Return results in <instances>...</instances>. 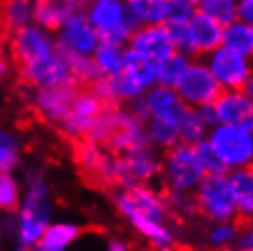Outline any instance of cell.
I'll return each instance as SVG.
<instances>
[{"label":"cell","instance_id":"1","mask_svg":"<svg viewBox=\"0 0 253 251\" xmlns=\"http://www.w3.org/2000/svg\"><path fill=\"white\" fill-rule=\"evenodd\" d=\"M53 216V198L50 182L41 169H30L26 174L24 193L15 213V242L19 250H33L41 242Z\"/></svg>","mask_w":253,"mask_h":251},{"label":"cell","instance_id":"2","mask_svg":"<svg viewBox=\"0 0 253 251\" xmlns=\"http://www.w3.org/2000/svg\"><path fill=\"white\" fill-rule=\"evenodd\" d=\"M196 211L209 222H235L237 200L229 172H213L202 178L200 185L193 193Z\"/></svg>","mask_w":253,"mask_h":251},{"label":"cell","instance_id":"3","mask_svg":"<svg viewBox=\"0 0 253 251\" xmlns=\"http://www.w3.org/2000/svg\"><path fill=\"white\" fill-rule=\"evenodd\" d=\"M206 172L202 170L191 145L176 143L162 156V178L167 191L193 195Z\"/></svg>","mask_w":253,"mask_h":251},{"label":"cell","instance_id":"4","mask_svg":"<svg viewBox=\"0 0 253 251\" xmlns=\"http://www.w3.org/2000/svg\"><path fill=\"white\" fill-rule=\"evenodd\" d=\"M206 139L228 172L253 164L250 128L216 123L215 126L209 128Z\"/></svg>","mask_w":253,"mask_h":251},{"label":"cell","instance_id":"5","mask_svg":"<svg viewBox=\"0 0 253 251\" xmlns=\"http://www.w3.org/2000/svg\"><path fill=\"white\" fill-rule=\"evenodd\" d=\"M83 11L101 35V41L126 46L136 24L128 17L125 0H88Z\"/></svg>","mask_w":253,"mask_h":251},{"label":"cell","instance_id":"6","mask_svg":"<svg viewBox=\"0 0 253 251\" xmlns=\"http://www.w3.org/2000/svg\"><path fill=\"white\" fill-rule=\"evenodd\" d=\"M7 46H9V55L13 59L15 68L39 63L42 59H48V57L59 53L55 33L35 24V22L11 32Z\"/></svg>","mask_w":253,"mask_h":251},{"label":"cell","instance_id":"7","mask_svg":"<svg viewBox=\"0 0 253 251\" xmlns=\"http://www.w3.org/2000/svg\"><path fill=\"white\" fill-rule=\"evenodd\" d=\"M174 90L189 108H200L213 105L222 88L209 72L204 61H191L187 70L174 84Z\"/></svg>","mask_w":253,"mask_h":251},{"label":"cell","instance_id":"8","mask_svg":"<svg viewBox=\"0 0 253 251\" xmlns=\"http://www.w3.org/2000/svg\"><path fill=\"white\" fill-rule=\"evenodd\" d=\"M204 63L222 90H241L253 74V59L218 46L204 55Z\"/></svg>","mask_w":253,"mask_h":251},{"label":"cell","instance_id":"9","mask_svg":"<svg viewBox=\"0 0 253 251\" xmlns=\"http://www.w3.org/2000/svg\"><path fill=\"white\" fill-rule=\"evenodd\" d=\"M105 105L107 103H103L101 97L95 94L92 88L79 90L59 128L68 139H76V141L86 139L90 130L99 120Z\"/></svg>","mask_w":253,"mask_h":251},{"label":"cell","instance_id":"10","mask_svg":"<svg viewBox=\"0 0 253 251\" xmlns=\"http://www.w3.org/2000/svg\"><path fill=\"white\" fill-rule=\"evenodd\" d=\"M130 107L143 120H164L172 121V123H180L185 110L189 108L178 95L174 86H165L160 83L149 88L141 95V99H138Z\"/></svg>","mask_w":253,"mask_h":251},{"label":"cell","instance_id":"11","mask_svg":"<svg viewBox=\"0 0 253 251\" xmlns=\"http://www.w3.org/2000/svg\"><path fill=\"white\" fill-rule=\"evenodd\" d=\"M81 88L77 83H66L57 86H44V88H32L30 103L33 110L37 112L41 120H44L50 125H61L66 118L72 103L76 99L77 92Z\"/></svg>","mask_w":253,"mask_h":251},{"label":"cell","instance_id":"12","mask_svg":"<svg viewBox=\"0 0 253 251\" xmlns=\"http://www.w3.org/2000/svg\"><path fill=\"white\" fill-rule=\"evenodd\" d=\"M53 33L57 39L59 50L70 53L92 55L97 44L101 42V35L90 24L84 11H72Z\"/></svg>","mask_w":253,"mask_h":251},{"label":"cell","instance_id":"13","mask_svg":"<svg viewBox=\"0 0 253 251\" xmlns=\"http://www.w3.org/2000/svg\"><path fill=\"white\" fill-rule=\"evenodd\" d=\"M126 48L151 59L152 63H160L162 59L171 55L172 51H176L167 24L136 26L128 37Z\"/></svg>","mask_w":253,"mask_h":251},{"label":"cell","instance_id":"14","mask_svg":"<svg viewBox=\"0 0 253 251\" xmlns=\"http://www.w3.org/2000/svg\"><path fill=\"white\" fill-rule=\"evenodd\" d=\"M121 216L143 237L156 251H174L176 250V235L172 231L169 218H158L147 213H139L132 209L121 211Z\"/></svg>","mask_w":253,"mask_h":251},{"label":"cell","instance_id":"15","mask_svg":"<svg viewBox=\"0 0 253 251\" xmlns=\"http://www.w3.org/2000/svg\"><path fill=\"white\" fill-rule=\"evenodd\" d=\"M17 74L22 79V83L30 88L57 86V84H66V83H76L61 50L53 57L42 59V61L28 64V66H20L17 68Z\"/></svg>","mask_w":253,"mask_h":251},{"label":"cell","instance_id":"16","mask_svg":"<svg viewBox=\"0 0 253 251\" xmlns=\"http://www.w3.org/2000/svg\"><path fill=\"white\" fill-rule=\"evenodd\" d=\"M213 107L216 110L218 123L237 125L244 128L253 126V103L244 90H222L215 99Z\"/></svg>","mask_w":253,"mask_h":251},{"label":"cell","instance_id":"17","mask_svg":"<svg viewBox=\"0 0 253 251\" xmlns=\"http://www.w3.org/2000/svg\"><path fill=\"white\" fill-rule=\"evenodd\" d=\"M76 162L79 169L88 174L92 180L108 185V170L112 162V152L103 145H97L90 139H79L76 147Z\"/></svg>","mask_w":253,"mask_h":251},{"label":"cell","instance_id":"18","mask_svg":"<svg viewBox=\"0 0 253 251\" xmlns=\"http://www.w3.org/2000/svg\"><path fill=\"white\" fill-rule=\"evenodd\" d=\"M123 158L136 183H151L162 176V156L152 145H143L123 152Z\"/></svg>","mask_w":253,"mask_h":251},{"label":"cell","instance_id":"19","mask_svg":"<svg viewBox=\"0 0 253 251\" xmlns=\"http://www.w3.org/2000/svg\"><path fill=\"white\" fill-rule=\"evenodd\" d=\"M222 30H224V26L218 24L215 19L208 17L200 9H196V13L189 20V32L193 37L195 55H208L209 51L216 50L222 44Z\"/></svg>","mask_w":253,"mask_h":251},{"label":"cell","instance_id":"20","mask_svg":"<svg viewBox=\"0 0 253 251\" xmlns=\"http://www.w3.org/2000/svg\"><path fill=\"white\" fill-rule=\"evenodd\" d=\"M125 53L126 46H121V44L110 42V41H101L97 44V48L92 53V61L99 79L120 76L125 68Z\"/></svg>","mask_w":253,"mask_h":251},{"label":"cell","instance_id":"21","mask_svg":"<svg viewBox=\"0 0 253 251\" xmlns=\"http://www.w3.org/2000/svg\"><path fill=\"white\" fill-rule=\"evenodd\" d=\"M237 200V216L253 222V164L229 172Z\"/></svg>","mask_w":253,"mask_h":251},{"label":"cell","instance_id":"22","mask_svg":"<svg viewBox=\"0 0 253 251\" xmlns=\"http://www.w3.org/2000/svg\"><path fill=\"white\" fill-rule=\"evenodd\" d=\"M128 17L136 26L165 24L169 0H125Z\"/></svg>","mask_w":253,"mask_h":251},{"label":"cell","instance_id":"23","mask_svg":"<svg viewBox=\"0 0 253 251\" xmlns=\"http://www.w3.org/2000/svg\"><path fill=\"white\" fill-rule=\"evenodd\" d=\"M224 48L253 59V26L241 19L224 26L222 30V44Z\"/></svg>","mask_w":253,"mask_h":251},{"label":"cell","instance_id":"24","mask_svg":"<svg viewBox=\"0 0 253 251\" xmlns=\"http://www.w3.org/2000/svg\"><path fill=\"white\" fill-rule=\"evenodd\" d=\"M0 4V22L9 33L33 24L35 0H4Z\"/></svg>","mask_w":253,"mask_h":251},{"label":"cell","instance_id":"25","mask_svg":"<svg viewBox=\"0 0 253 251\" xmlns=\"http://www.w3.org/2000/svg\"><path fill=\"white\" fill-rule=\"evenodd\" d=\"M72 11L74 9L66 0H35L33 22L50 32H55Z\"/></svg>","mask_w":253,"mask_h":251},{"label":"cell","instance_id":"26","mask_svg":"<svg viewBox=\"0 0 253 251\" xmlns=\"http://www.w3.org/2000/svg\"><path fill=\"white\" fill-rule=\"evenodd\" d=\"M79 237H81V227L77 226V224L68 222V220H61V222H53L51 220L39 244L48 246V248L68 250L72 244H76Z\"/></svg>","mask_w":253,"mask_h":251},{"label":"cell","instance_id":"27","mask_svg":"<svg viewBox=\"0 0 253 251\" xmlns=\"http://www.w3.org/2000/svg\"><path fill=\"white\" fill-rule=\"evenodd\" d=\"M147 136L149 143L156 147L158 151H167L180 143V134H178V123L164 120H145Z\"/></svg>","mask_w":253,"mask_h":251},{"label":"cell","instance_id":"28","mask_svg":"<svg viewBox=\"0 0 253 251\" xmlns=\"http://www.w3.org/2000/svg\"><path fill=\"white\" fill-rule=\"evenodd\" d=\"M209 126L202 120L200 112L196 108H187L184 118L178 123V134H180V143L185 145H196L208 138Z\"/></svg>","mask_w":253,"mask_h":251},{"label":"cell","instance_id":"29","mask_svg":"<svg viewBox=\"0 0 253 251\" xmlns=\"http://www.w3.org/2000/svg\"><path fill=\"white\" fill-rule=\"evenodd\" d=\"M191 63V55H185L182 51H172L169 57L162 59L156 63V79L160 84L165 86H174L178 79L182 77L187 66Z\"/></svg>","mask_w":253,"mask_h":251},{"label":"cell","instance_id":"30","mask_svg":"<svg viewBox=\"0 0 253 251\" xmlns=\"http://www.w3.org/2000/svg\"><path fill=\"white\" fill-rule=\"evenodd\" d=\"M22 162V143L13 130L0 126V172L15 170Z\"/></svg>","mask_w":253,"mask_h":251},{"label":"cell","instance_id":"31","mask_svg":"<svg viewBox=\"0 0 253 251\" xmlns=\"http://www.w3.org/2000/svg\"><path fill=\"white\" fill-rule=\"evenodd\" d=\"M24 185L13 170L0 172V211L4 213H17L22 200Z\"/></svg>","mask_w":253,"mask_h":251},{"label":"cell","instance_id":"32","mask_svg":"<svg viewBox=\"0 0 253 251\" xmlns=\"http://www.w3.org/2000/svg\"><path fill=\"white\" fill-rule=\"evenodd\" d=\"M64 61L68 64L72 77L76 83H86V84H94L99 81V76L95 72L92 55H83V53H70V51H61Z\"/></svg>","mask_w":253,"mask_h":251},{"label":"cell","instance_id":"33","mask_svg":"<svg viewBox=\"0 0 253 251\" xmlns=\"http://www.w3.org/2000/svg\"><path fill=\"white\" fill-rule=\"evenodd\" d=\"M123 70L134 74L147 88L154 86L158 83V79H156V63H152L151 59L139 55V53L128 50V48H126L125 53V68Z\"/></svg>","mask_w":253,"mask_h":251},{"label":"cell","instance_id":"34","mask_svg":"<svg viewBox=\"0 0 253 251\" xmlns=\"http://www.w3.org/2000/svg\"><path fill=\"white\" fill-rule=\"evenodd\" d=\"M239 227L235 222H215L208 231V244L216 251H228L239 242Z\"/></svg>","mask_w":253,"mask_h":251},{"label":"cell","instance_id":"35","mask_svg":"<svg viewBox=\"0 0 253 251\" xmlns=\"http://www.w3.org/2000/svg\"><path fill=\"white\" fill-rule=\"evenodd\" d=\"M198 9L222 26L239 19V0H202Z\"/></svg>","mask_w":253,"mask_h":251},{"label":"cell","instance_id":"36","mask_svg":"<svg viewBox=\"0 0 253 251\" xmlns=\"http://www.w3.org/2000/svg\"><path fill=\"white\" fill-rule=\"evenodd\" d=\"M193 151L195 156L198 160V164L202 167V170L206 174H213V172H224V165L220 164L218 156L215 154V151L211 149V145L208 143V139H204L200 143L193 145ZM228 172V170H226Z\"/></svg>","mask_w":253,"mask_h":251},{"label":"cell","instance_id":"37","mask_svg":"<svg viewBox=\"0 0 253 251\" xmlns=\"http://www.w3.org/2000/svg\"><path fill=\"white\" fill-rule=\"evenodd\" d=\"M165 202L171 214H180V216H191L196 211L195 196L187 195V193H172L167 191Z\"/></svg>","mask_w":253,"mask_h":251},{"label":"cell","instance_id":"38","mask_svg":"<svg viewBox=\"0 0 253 251\" xmlns=\"http://www.w3.org/2000/svg\"><path fill=\"white\" fill-rule=\"evenodd\" d=\"M196 13V7L184 2V0H169V6H167V26L174 24H187L191 20V17Z\"/></svg>","mask_w":253,"mask_h":251},{"label":"cell","instance_id":"39","mask_svg":"<svg viewBox=\"0 0 253 251\" xmlns=\"http://www.w3.org/2000/svg\"><path fill=\"white\" fill-rule=\"evenodd\" d=\"M167 28L171 32L174 50L182 51L185 55H195V46H193V37H191V32H189V22L187 24L167 26Z\"/></svg>","mask_w":253,"mask_h":251},{"label":"cell","instance_id":"40","mask_svg":"<svg viewBox=\"0 0 253 251\" xmlns=\"http://www.w3.org/2000/svg\"><path fill=\"white\" fill-rule=\"evenodd\" d=\"M13 213H4L0 211V242L7 239L15 231V218H11Z\"/></svg>","mask_w":253,"mask_h":251},{"label":"cell","instance_id":"41","mask_svg":"<svg viewBox=\"0 0 253 251\" xmlns=\"http://www.w3.org/2000/svg\"><path fill=\"white\" fill-rule=\"evenodd\" d=\"M239 250L241 251H253V222L239 235Z\"/></svg>","mask_w":253,"mask_h":251},{"label":"cell","instance_id":"42","mask_svg":"<svg viewBox=\"0 0 253 251\" xmlns=\"http://www.w3.org/2000/svg\"><path fill=\"white\" fill-rule=\"evenodd\" d=\"M6 53V41H4V35L0 32V77H6L9 74V70H11V63H9Z\"/></svg>","mask_w":253,"mask_h":251},{"label":"cell","instance_id":"43","mask_svg":"<svg viewBox=\"0 0 253 251\" xmlns=\"http://www.w3.org/2000/svg\"><path fill=\"white\" fill-rule=\"evenodd\" d=\"M239 19L253 26V0H239Z\"/></svg>","mask_w":253,"mask_h":251},{"label":"cell","instance_id":"44","mask_svg":"<svg viewBox=\"0 0 253 251\" xmlns=\"http://www.w3.org/2000/svg\"><path fill=\"white\" fill-rule=\"evenodd\" d=\"M198 112H200V116H202V120L206 121V125L211 128V126H215L216 123H218V118H216V110L213 105H206V107H200L196 108Z\"/></svg>","mask_w":253,"mask_h":251},{"label":"cell","instance_id":"45","mask_svg":"<svg viewBox=\"0 0 253 251\" xmlns=\"http://www.w3.org/2000/svg\"><path fill=\"white\" fill-rule=\"evenodd\" d=\"M105 251H130V246L126 244L125 240L121 239H112L107 242V248Z\"/></svg>","mask_w":253,"mask_h":251},{"label":"cell","instance_id":"46","mask_svg":"<svg viewBox=\"0 0 253 251\" xmlns=\"http://www.w3.org/2000/svg\"><path fill=\"white\" fill-rule=\"evenodd\" d=\"M244 92H246V95L250 97V101L253 103V74L250 76V79L246 81V84H244V88H242Z\"/></svg>","mask_w":253,"mask_h":251},{"label":"cell","instance_id":"47","mask_svg":"<svg viewBox=\"0 0 253 251\" xmlns=\"http://www.w3.org/2000/svg\"><path fill=\"white\" fill-rule=\"evenodd\" d=\"M33 251H66V250H59V248H48V246L37 244L35 248H33Z\"/></svg>","mask_w":253,"mask_h":251},{"label":"cell","instance_id":"48","mask_svg":"<svg viewBox=\"0 0 253 251\" xmlns=\"http://www.w3.org/2000/svg\"><path fill=\"white\" fill-rule=\"evenodd\" d=\"M184 2H187V4H191V6H195L196 9H198V6H200L202 0H184Z\"/></svg>","mask_w":253,"mask_h":251},{"label":"cell","instance_id":"49","mask_svg":"<svg viewBox=\"0 0 253 251\" xmlns=\"http://www.w3.org/2000/svg\"><path fill=\"white\" fill-rule=\"evenodd\" d=\"M250 134H252V152H253V126L250 128Z\"/></svg>","mask_w":253,"mask_h":251},{"label":"cell","instance_id":"50","mask_svg":"<svg viewBox=\"0 0 253 251\" xmlns=\"http://www.w3.org/2000/svg\"><path fill=\"white\" fill-rule=\"evenodd\" d=\"M19 251H33V250H19Z\"/></svg>","mask_w":253,"mask_h":251},{"label":"cell","instance_id":"51","mask_svg":"<svg viewBox=\"0 0 253 251\" xmlns=\"http://www.w3.org/2000/svg\"><path fill=\"white\" fill-rule=\"evenodd\" d=\"M0 112H2V103H0Z\"/></svg>","mask_w":253,"mask_h":251},{"label":"cell","instance_id":"52","mask_svg":"<svg viewBox=\"0 0 253 251\" xmlns=\"http://www.w3.org/2000/svg\"><path fill=\"white\" fill-rule=\"evenodd\" d=\"M0 2H4V0H0Z\"/></svg>","mask_w":253,"mask_h":251}]
</instances>
